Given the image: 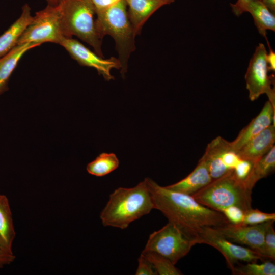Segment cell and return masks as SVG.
<instances>
[{"instance_id":"6da1fadb","label":"cell","mask_w":275,"mask_h":275,"mask_svg":"<svg viewBox=\"0 0 275 275\" xmlns=\"http://www.w3.org/2000/svg\"><path fill=\"white\" fill-rule=\"evenodd\" d=\"M154 209L160 211L186 236L196 240L205 227H217L230 222L220 211L198 202L191 196L161 186L146 178Z\"/></svg>"},{"instance_id":"7a4b0ae2","label":"cell","mask_w":275,"mask_h":275,"mask_svg":"<svg viewBox=\"0 0 275 275\" xmlns=\"http://www.w3.org/2000/svg\"><path fill=\"white\" fill-rule=\"evenodd\" d=\"M154 209L146 178L133 187H119L110 194L100 218L104 226L126 229Z\"/></svg>"},{"instance_id":"3957f363","label":"cell","mask_w":275,"mask_h":275,"mask_svg":"<svg viewBox=\"0 0 275 275\" xmlns=\"http://www.w3.org/2000/svg\"><path fill=\"white\" fill-rule=\"evenodd\" d=\"M127 6L125 0H122L106 9L96 12L95 19L100 37L102 39L108 35L115 41L122 77L127 71L130 55L136 48V36L128 17Z\"/></svg>"},{"instance_id":"277c9868","label":"cell","mask_w":275,"mask_h":275,"mask_svg":"<svg viewBox=\"0 0 275 275\" xmlns=\"http://www.w3.org/2000/svg\"><path fill=\"white\" fill-rule=\"evenodd\" d=\"M252 193L243 180L231 170L191 196L202 205L220 212L225 208L236 206L245 213L252 208Z\"/></svg>"},{"instance_id":"5b68a950","label":"cell","mask_w":275,"mask_h":275,"mask_svg":"<svg viewBox=\"0 0 275 275\" xmlns=\"http://www.w3.org/2000/svg\"><path fill=\"white\" fill-rule=\"evenodd\" d=\"M65 37H78L103 57L102 40L96 26L95 10L91 0H62L58 5Z\"/></svg>"},{"instance_id":"8992f818","label":"cell","mask_w":275,"mask_h":275,"mask_svg":"<svg viewBox=\"0 0 275 275\" xmlns=\"http://www.w3.org/2000/svg\"><path fill=\"white\" fill-rule=\"evenodd\" d=\"M64 37L58 5H47L33 16L17 44L33 43L40 45L47 42L59 44Z\"/></svg>"},{"instance_id":"52a82bcc","label":"cell","mask_w":275,"mask_h":275,"mask_svg":"<svg viewBox=\"0 0 275 275\" xmlns=\"http://www.w3.org/2000/svg\"><path fill=\"white\" fill-rule=\"evenodd\" d=\"M196 242L168 222L149 237L144 250L155 252L169 259L174 265L185 256Z\"/></svg>"},{"instance_id":"ba28073f","label":"cell","mask_w":275,"mask_h":275,"mask_svg":"<svg viewBox=\"0 0 275 275\" xmlns=\"http://www.w3.org/2000/svg\"><path fill=\"white\" fill-rule=\"evenodd\" d=\"M267 53L264 45L259 43L250 61L244 78L250 100L255 101L266 94L275 108L274 89L271 87L272 78L268 75Z\"/></svg>"},{"instance_id":"9c48e42d","label":"cell","mask_w":275,"mask_h":275,"mask_svg":"<svg viewBox=\"0 0 275 275\" xmlns=\"http://www.w3.org/2000/svg\"><path fill=\"white\" fill-rule=\"evenodd\" d=\"M196 242L197 244H208L217 250L225 257L230 270L241 262H257L265 259L247 247L236 244L226 239L212 227L204 228L198 235Z\"/></svg>"},{"instance_id":"30bf717a","label":"cell","mask_w":275,"mask_h":275,"mask_svg":"<svg viewBox=\"0 0 275 275\" xmlns=\"http://www.w3.org/2000/svg\"><path fill=\"white\" fill-rule=\"evenodd\" d=\"M59 45L64 47L79 64L94 68L106 80L114 79L111 73L112 69L121 68L118 58L112 57L104 59L72 38L64 37Z\"/></svg>"},{"instance_id":"8fae6325","label":"cell","mask_w":275,"mask_h":275,"mask_svg":"<svg viewBox=\"0 0 275 275\" xmlns=\"http://www.w3.org/2000/svg\"><path fill=\"white\" fill-rule=\"evenodd\" d=\"M269 222L247 226L229 223L212 228L217 233L230 241L244 245L266 258L264 249V236Z\"/></svg>"},{"instance_id":"7c38bea8","label":"cell","mask_w":275,"mask_h":275,"mask_svg":"<svg viewBox=\"0 0 275 275\" xmlns=\"http://www.w3.org/2000/svg\"><path fill=\"white\" fill-rule=\"evenodd\" d=\"M203 156L207 163L212 180L233 170L241 160L231 149L230 142L219 136L207 145Z\"/></svg>"},{"instance_id":"4fadbf2b","label":"cell","mask_w":275,"mask_h":275,"mask_svg":"<svg viewBox=\"0 0 275 275\" xmlns=\"http://www.w3.org/2000/svg\"><path fill=\"white\" fill-rule=\"evenodd\" d=\"M274 109L271 102L267 101L258 115L239 132L234 140L230 142L231 149L237 152L249 141L272 124V122L274 124Z\"/></svg>"},{"instance_id":"5bb4252c","label":"cell","mask_w":275,"mask_h":275,"mask_svg":"<svg viewBox=\"0 0 275 275\" xmlns=\"http://www.w3.org/2000/svg\"><path fill=\"white\" fill-rule=\"evenodd\" d=\"M275 125L271 124L244 145L236 153L241 160L254 164L274 146Z\"/></svg>"},{"instance_id":"9a60e30c","label":"cell","mask_w":275,"mask_h":275,"mask_svg":"<svg viewBox=\"0 0 275 275\" xmlns=\"http://www.w3.org/2000/svg\"><path fill=\"white\" fill-rule=\"evenodd\" d=\"M128 15L135 36L139 35L149 18L161 7L175 0H125Z\"/></svg>"},{"instance_id":"2e32d148","label":"cell","mask_w":275,"mask_h":275,"mask_svg":"<svg viewBox=\"0 0 275 275\" xmlns=\"http://www.w3.org/2000/svg\"><path fill=\"white\" fill-rule=\"evenodd\" d=\"M211 181L207 163L202 156L196 168L188 175L181 180L166 187L171 190L191 196Z\"/></svg>"},{"instance_id":"e0dca14e","label":"cell","mask_w":275,"mask_h":275,"mask_svg":"<svg viewBox=\"0 0 275 275\" xmlns=\"http://www.w3.org/2000/svg\"><path fill=\"white\" fill-rule=\"evenodd\" d=\"M32 18L31 8L28 4H25L19 17L0 36V58L17 44L19 38Z\"/></svg>"},{"instance_id":"ac0fdd59","label":"cell","mask_w":275,"mask_h":275,"mask_svg":"<svg viewBox=\"0 0 275 275\" xmlns=\"http://www.w3.org/2000/svg\"><path fill=\"white\" fill-rule=\"evenodd\" d=\"M38 46L33 43L17 44L0 58V95L8 89L10 77L21 57L28 50Z\"/></svg>"},{"instance_id":"d6986e66","label":"cell","mask_w":275,"mask_h":275,"mask_svg":"<svg viewBox=\"0 0 275 275\" xmlns=\"http://www.w3.org/2000/svg\"><path fill=\"white\" fill-rule=\"evenodd\" d=\"M244 12L252 16L255 26L259 34L266 39L267 30L275 31V15L260 1L254 0L248 2Z\"/></svg>"},{"instance_id":"ffe728a7","label":"cell","mask_w":275,"mask_h":275,"mask_svg":"<svg viewBox=\"0 0 275 275\" xmlns=\"http://www.w3.org/2000/svg\"><path fill=\"white\" fill-rule=\"evenodd\" d=\"M275 169V147L252 165L243 180L246 186L252 190L256 183L274 172Z\"/></svg>"},{"instance_id":"44dd1931","label":"cell","mask_w":275,"mask_h":275,"mask_svg":"<svg viewBox=\"0 0 275 275\" xmlns=\"http://www.w3.org/2000/svg\"><path fill=\"white\" fill-rule=\"evenodd\" d=\"M0 237L9 251L15 237L12 214L7 197L0 195Z\"/></svg>"},{"instance_id":"7402d4cb","label":"cell","mask_w":275,"mask_h":275,"mask_svg":"<svg viewBox=\"0 0 275 275\" xmlns=\"http://www.w3.org/2000/svg\"><path fill=\"white\" fill-rule=\"evenodd\" d=\"M119 161L113 153H102L87 166V171L91 175L104 176L118 168Z\"/></svg>"},{"instance_id":"603a6c76","label":"cell","mask_w":275,"mask_h":275,"mask_svg":"<svg viewBox=\"0 0 275 275\" xmlns=\"http://www.w3.org/2000/svg\"><path fill=\"white\" fill-rule=\"evenodd\" d=\"M152 265L157 274L181 275V271L167 258L150 251L143 250L141 253Z\"/></svg>"},{"instance_id":"cb8c5ba5","label":"cell","mask_w":275,"mask_h":275,"mask_svg":"<svg viewBox=\"0 0 275 275\" xmlns=\"http://www.w3.org/2000/svg\"><path fill=\"white\" fill-rule=\"evenodd\" d=\"M235 275H274L275 264L270 261L258 264L257 262L239 263L231 269Z\"/></svg>"},{"instance_id":"d4e9b609","label":"cell","mask_w":275,"mask_h":275,"mask_svg":"<svg viewBox=\"0 0 275 275\" xmlns=\"http://www.w3.org/2000/svg\"><path fill=\"white\" fill-rule=\"evenodd\" d=\"M274 221V213H265L257 209L251 208L245 212L243 221L240 225H255Z\"/></svg>"},{"instance_id":"484cf974","label":"cell","mask_w":275,"mask_h":275,"mask_svg":"<svg viewBox=\"0 0 275 275\" xmlns=\"http://www.w3.org/2000/svg\"><path fill=\"white\" fill-rule=\"evenodd\" d=\"M274 221L269 222L265 233L264 249L266 258L275 260V231Z\"/></svg>"},{"instance_id":"4316f807","label":"cell","mask_w":275,"mask_h":275,"mask_svg":"<svg viewBox=\"0 0 275 275\" xmlns=\"http://www.w3.org/2000/svg\"><path fill=\"white\" fill-rule=\"evenodd\" d=\"M228 221L233 224L240 225L243 221L244 212L236 206H230L223 209L221 211Z\"/></svg>"},{"instance_id":"83f0119b","label":"cell","mask_w":275,"mask_h":275,"mask_svg":"<svg viewBox=\"0 0 275 275\" xmlns=\"http://www.w3.org/2000/svg\"><path fill=\"white\" fill-rule=\"evenodd\" d=\"M135 275H157L151 263L141 254L138 259V266Z\"/></svg>"},{"instance_id":"f1b7e54d","label":"cell","mask_w":275,"mask_h":275,"mask_svg":"<svg viewBox=\"0 0 275 275\" xmlns=\"http://www.w3.org/2000/svg\"><path fill=\"white\" fill-rule=\"evenodd\" d=\"M253 164L249 161L241 160L234 169L236 175L240 179L244 180L251 169Z\"/></svg>"},{"instance_id":"f546056e","label":"cell","mask_w":275,"mask_h":275,"mask_svg":"<svg viewBox=\"0 0 275 275\" xmlns=\"http://www.w3.org/2000/svg\"><path fill=\"white\" fill-rule=\"evenodd\" d=\"M122 0H91L94 7L95 13L106 9Z\"/></svg>"},{"instance_id":"4dcf8cb0","label":"cell","mask_w":275,"mask_h":275,"mask_svg":"<svg viewBox=\"0 0 275 275\" xmlns=\"http://www.w3.org/2000/svg\"><path fill=\"white\" fill-rule=\"evenodd\" d=\"M251 1L254 0H237L235 3H231L230 6L232 11L236 16L241 15L244 13L246 4Z\"/></svg>"},{"instance_id":"1f68e13d","label":"cell","mask_w":275,"mask_h":275,"mask_svg":"<svg viewBox=\"0 0 275 275\" xmlns=\"http://www.w3.org/2000/svg\"><path fill=\"white\" fill-rule=\"evenodd\" d=\"M15 259V256L13 253L0 251V267L11 264Z\"/></svg>"},{"instance_id":"d6a6232c","label":"cell","mask_w":275,"mask_h":275,"mask_svg":"<svg viewBox=\"0 0 275 275\" xmlns=\"http://www.w3.org/2000/svg\"><path fill=\"white\" fill-rule=\"evenodd\" d=\"M266 61L269 71H275V52L270 48L266 55Z\"/></svg>"},{"instance_id":"836d02e7","label":"cell","mask_w":275,"mask_h":275,"mask_svg":"<svg viewBox=\"0 0 275 275\" xmlns=\"http://www.w3.org/2000/svg\"><path fill=\"white\" fill-rule=\"evenodd\" d=\"M273 13H275V0H261Z\"/></svg>"},{"instance_id":"e575fe53","label":"cell","mask_w":275,"mask_h":275,"mask_svg":"<svg viewBox=\"0 0 275 275\" xmlns=\"http://www.w3.org/2000/svg\"><path fill=\"white\" fill-rule=\"evenodd\" d=\"M0 251H4L9 253H13V252H11L9 251V250L6 246L3 240H2L1 237H0Z\"/></svg>"},{"instance_id":"d590c367","label":"cell","mask_w":275,"mask_h":275,"mask_svg":"<svg viewBox=\"0 0 275 275\" xmlns=\"http://www.w3.org/2000/svg\"><path fill=\"white\" fill-rule=\"evenodd\" d=\"M62 0H46L48 5L51 6H57Z\"/></svg>"}]
</instances>
